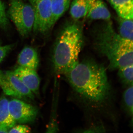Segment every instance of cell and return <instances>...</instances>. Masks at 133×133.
I'll use <instances>...</instances> for the list:
<instances>
[{
  "instance_id": "2",
  "label": "cell",
  "mask_w": 133,
  "mask_h": 133,
  "mask_svg": "<svg viewBox=\"0 0 133 133\" xmlns=\"http://www.w3.org/2000/svg\"><path fill=\"white\" fill-rule=\"evenodd\" d=\"M95 44L99 52L107 58L109 69L118 70L133 65L132 41L122 37L110 23L105 24L98 31Z\"/></svg>"
},
{
  "instance_id": "10",
  "label": "cell",
  "mask_w": 133,
  "mask_h": 133,
  "mask_svg": "<svg viewBox=\"0 0 133 133\" xmlns=\"http://www.w3.org/2000/svg\"><path fill=\"white\" fill-rule=\"evenodd\" d=\"M88 8L87 16L92 20L109 21L110 12L102 0H88Z\"/></svg>"
},
{
  "instance_id": "9",
  "label": "cell",
  "mask_w": 133,
  "mask_h": 133,
  "mask_svg": "<svg viewBox=\"0 0 133 133\" xmlns=\"http://www.w3.org/2000/svg\"><path fill=\"white\" fill-rule=\"evenodd\" d=\"M38 53L35 49L30 47H24L19 53L17 63L19 66L36 70L39 65Z\"/></svg>"
},
{
  "instance_id": "22",
  "label": "cell",
  "mask_w": 133,
  "mask_h": 133,
  "mask_svg": "<svg viewBox=\"0 0 133 133\" xmlns=\"http://www.w3.org/2000/svg\"><path fill=\"white\" fill-rule=\"evenodd\" d=\"M9 130V129L6 127L0 126V133H8Z\"/></svg>"
},
{
  "instance_id": "19",
  "label": "cell",
  "mask_w": 133,
  "mask_h": 133,
  "mask_svg": "<svg viewBox=\"0 0 133 133\" xmlns=\"http://www.w3.org/2000/svg\"><path fill=\"white\" fill-rule=\"evenodd\" d=\"M31 129L29 127L24 124L15 125L10 128L8 133H28L31 132Z\"/></svg>"
},
{
  "instance_id": "12",
  "label": "cell",
  "mask_w": 133,
  "mask_h": 133,
  "mask_svg": "<svg viewBox=\"0 0 133 133\" xmlns=\"http://www.w3.org/2000/svg\"><path fill=\"white\" fill-rule=\"evenodd\" d=\"M9 101L3 95L0 98V126L10 129L16 123L10 112Z\"/></svg>"
},
{
  "instance_id": "16",
  "label": "cell",
  "mask_w": 133,
  "mask_h": 133,
  "mask_svg": "<svg viewBox=\"0 0 133 133\" xmlns=\"http://www.w3.org/2000/svg\"><path fill=\"white\" fill-rule=\"evenodd\" d=\"M133 65L118 69V76L122 82L126 85H133Z\"/></svg>"
},
{
  "instance_id": "11",
  "label": "cell",
  "mask_w": 133,
  "mask_h": 133,
  "mask_svg": "<svg viewBox=\"0 0 133 133\" xmlns=\"http://www.w3.org/2000/svg\"><path fill=\"white\" fill-rule=\"evenodd\" d=\"M120 17L133 19V0H108Z\"/></svg>"
},
{
  "instance_id": "21",
  "label": "cell",
  "mask_w": 133,
  "mask_h": 133,
  "mask_svg": "<svg viewBox=\"0 0 133 133\" xmlns=\"http://www.w3.org/2000/svg\"><path fill=\"white\" fill-rule=\"evenodd\" d=\"M105 130L104 126L101 124H95L92 126L90 127L84 129L82 132L84 133H96L104 132Z\"/></svg>"
},
{
  "instance_id": "15",
  "label": "cell",
  "mask_w": 133,
  "mask_h": 133,
  "mask_svg": "<svg viewBox=\"0 0 133 133\" xmlns=\"http://www.w3.org/2000/svg\"><path fill=\"white\" fill-rule=\"evenodd\" d=\"M120 18L119 35L126 40L133 42V19Z\"/></svg>"
},
{
  "instance_id": "3",
  "label": "cell",
  "mask_w": 133,
  "mask_h": 133,
  "mask_svg": "<svg viewBox=\"0 0 133 133\" xmlns=\"http://www.w3.org/2000/svg\"><path fill=\"white\" fill-rule=\"evenodd\" d=\"M83 44V31L79 25L71 23L64 28L52 53V64L56 74L65 75L78 62Z\"/></svg>"
},
{
  "instance_id": "20",
  "label": "cell",
  "mask_w": 133,
  "mask_h": 133,
  "mask_svg": "<svg viewBox=\"0 0 133 133\" xmlns=\"http://www.w3.org/2000/svg\"><path fill=\"white\" fill-rule=\"evenodd\" d=\"M14 46V44L0 45V63L2 62L6 56L9 53Z\"/></svg>"
},
{
  "instance_id": "7",
  "label": "cell",
  "mask_w": 133,
  "mask_h": 133,
  "mask_svg": "<svg viewBox=\"0 0 133 133\" xmlns=\"http://www.w3.org/2000/svg\"><path fill=\"white\" fill-rule=\"evenodd\" d=\"M9 108L16 123L23 124L33 122L38 114V111L35 107L18 99H13L9 101Z\"/></svg>"
},
{
  "instance_id": "4",
  "label": "cell",
  "mask_w": 133,
  "mask_h": 133,
  "mask_svg": "<svg viewBox=\"0 0 133 133\" xmlns=\"http://www.w3.org/2000/svg\"><path fill=\"white\" fill-rule=\"evenodd\" d=\"M7 15L23 37H27L33 31L34 11L30 3L22 0L10 1Z\"/></svg>"
},
{
  "instance_id": "5",
  "label": "cell",
  "mask_w": 133,
  "mask_h": 133,
  "mask_svg": "<svg viewBox=\"0 0 133 133\" xmlns=\"http://www.w3.org/2000/svg\"><path fill=\"white\" fill-rule=\"evenodd\" d=\"M34 11L33 31L44 34L49 31L52 25L51 0H29Z\"/></svg>"
},
{
  "instance_id": "8",
  "label": "cell",
  "mask_w": 133,
  "mask_h": 133,
  "mask_svg": "<svg viewBox=\"0 0 133 133\" xmlns=\"http://www.w3.org/2000/svg\"><path fill=\"white\" fill-rule=\"evenodd\" d=\"M13 72L34 94H38L40 79L35 70L19 66Z\"/></svg>"
},
{
  "instance_id": "13",
  "label": "cell",
  "mask_w": 133,
  "mask_h": 133,
  "mask_svg": "<svg viewBox=\"0 0 133 133\" xmlns=\"http://www.w3.org/2000/svg\"><path fill=\"white\" fill-rule=\"evenodd\" d=\"M71 0H51L52 26L70 6Z\"/></svg>"
},
{
  "instance_id": "14",
  "label": "cell",
  "mask_w": 133,
  "mask_h": 133,
  "mask_svg": "<svg viewBox=\"0 0 133 133\" xmlns=\"http://www.w3.org/2000/svg\"><path fill=\"white\" fill-rule=\"evenodd\" d=\"M70 6V14L74 19H79L87 16L88 0H73Z\"/></svg>"
},
{
  "instance_id": "1",
  "label": "cell",
  "mask_w": 133,
  "mask_h": 133,
  "mask_svg": "<svg viewBox=\"0 0 133 133\" xmlns=\"http://www.w3.org/2000/svg\"><path fill=\"white\" fill-rule=\"evenodd\" d=\"M64 75L74 90L89 102L101 104L109 98L111 87L106 70L95 61H78Z\"/></svg>"
},
{
  "instance_id": "6",
  "label": "cell",
  "mask_w": 133,
  "mask_h": 133,
  "mask_svg": "<svg viewBox=\"0 0 133 133\" xmlns=\"http://www.w3.org/2000/svg\"><path fill=\"white\" fill-rule=\"evenodd\" d=\"M0 87L6 95L21 98H34V94L10 71H0Z\"/></svg>"
},
{
  "instance_id": "18",
  "label": "cell",
  "mask_w": 133,
  "mask_h": 133,
  "mask_svg": "<svg viewBox=\"0 0 133 133\" xmlns=\"http://www.w3.org/2000/svg\"><path fill=\"white\" fill-rule=\"evenodd\" d=\"M9 20L8 17L4 3L0 0V28L6 30L9 26Z\"/></svg>"
},
{
  "instance_id": "23",
  "label": "cell",
  "mask_w": 133,
  "mask_h": 133,
  "mask_svg": "<svg viewBox=\"0 0 133 133\" xmlns=\"http://www.w3.org/2000/svg\"><path fill=\"white\" fill-rule=\"evenodd\" d=\"M2 43V41L1 40V38H0V45H1V44Z\"/></svg>"
},
{
  "instance_id": "17",
  "label": "cell",
  "mask_w": 133,
  "mask_h": 133,
  "mask_svg": "<svg viewBox=\"0 0 133 133\" xmlns=\"http://www.w3.org/2000/svg\"><path fill=\"white\" fill-rule=\"evenodd\" d=\"M124 101L125 106L132 119L133 116V85L128 86L124 94Z\"/></svg>"
},
{
  "instance_id": "24",
  "label": "cell",
  "mask_w": 133,
  "mask_h": 133,
  "mask_svg": "<svg viewBox=\"0 0 133 133\" xmlns=\"http://www.w3.org/2000/svg\"><path fill=\"white\" fill-rule=\"evenodd\" d=\"M10 1H13V0H10Z\"/></svg>"
}]
</instances>
